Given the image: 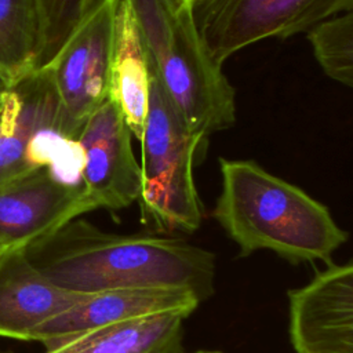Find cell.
Here are the masks:
<instances>
[{"mask_svg": "<svg viewBox=\"0 0 353 353\" xmlns=\"http://www.w3.org/2000/svg\"><path fill=\"white\" fill-rule=\"evenodd\" d=\"M23 251L50 281L77 294L163 287L201 302L214 294V254L181 237L105 232L79 216Z\"/></svg>", "mask_w": 353, "mask_h": 353, "instance_id": "cell-1", "label": "cell"}, {"mask_svg": "<svg viewBox=\"0 0 353 353\" xmlns=\"http://www.w3.org/2000/svg\"><path fill=\"white\" fill-rule=\"evenodd\" d=\"M214 219L241 256L268 250L292 265L330 261L347 233L328 208L251 160L219 159Z\"/></svg>", "mask_w": 353, "mask_h": 353, "instance_id": "cell-2", "label": "cell"}, {"mask_svg": "<svg viewBox=\"0 0 353 353\" xmlns=\"http://www.w3.org/2000/svg\"><path fill=\"white\" fill-rule=\"evenodd\" d=\"M148 59L192 132L204 141L236 120L234 88L208 55L189 0H125Z\"/></svg>", "mask_w": 353, "mask_h": 353, "instance_id": "cell-3", "label": "cell"}, {"mask_svg": "<svg viewBox=\"0 0 353 353\" xmlns=\"http://www.w3.org/2000/svg\"><path fill=\"white\" fill-rule=\"evenodd\" d=\"M148 57V55H146ZM149 102L141 135L138 203L142 218L167 233H194L203 204L193 179V157L201 141L163 88L149 59Z\"/></svg>", "mask_w": 353, "mask_h": 353, "instance_id": "cell-4", "label": "cell"}, {"mask_svg": "<svg viewBox=\"0 0 353 353\" xmlns=\"http://www.w3.org/2000/svg\"><path fill=\"white\" fill-rule=\"evenodd\" d=\"M353 0H192L190 10L211 59L222 66L261 40L285 39L352 11Z\"/></svg>", "mask_w": 353, "mask_h": 353, "instance_id": "cell-5", "label": "cell"}, {"mask_svg": "<svg viewBox=\"0 0 353 353\" xmlns=\"http://www.w3.org/2000/svg\"><path fill=\"white\" fill-rule=\"evenodd\" d=\"M119 0H98L47 68L66 116L83 125L108 99Z\"/></svg>", "mask_w": 353, "mask_h": 353, "instance_id": "cell-6", "label": "cell"}, {"mask_svg": "<svg viewBox=\"0 0 353 353\" xmlns=\"http://www.w3.org/2000/svg\"><path fill=\"white\" fill-rule=\"evenodd\" d=\"M132 134L120 110L106 99L83 123L77 142L83 154L80 183L94 210H123L138 200L141 167Z\"/></svg>", "mask_w": 353, "mask_h": 353, "instance_id": "cell-7", "label": "cell"}, {"mask_svg": "<svg viewBox=\"0 0 353 353\" xmlns=\"http://www.w3.org/2000/svg\"><path fill=\"white\" fill-rule=\"evenodd\" d=\"M66 128L79 135L58 98L47 68H39L11 81L0 97V188L39 168L33 148L52 130Z\"/></svg>", "mask_w": 353, "mask_h": 353, "instance_id": "cell-8", "label": "cell"}, {"mask_svg": "<svg viewBox=\"0 0 353 353\" xmlns=\"http://www.w3.org/2000/svg\"><path fill=\"white\" fill-rule=\"evenodd\" d=\"M288 334L295 353H353V263H331L291 288Z\"/></svg>", "mask_w": 353, "mask_h": 353, "instance_id": "cell-9", "label": "cell"}, {"mask_svg": "<svg viewBox=\"0 0 353 353\" xmlns=\"http://www.w3.org/2000/svg\"><path fill=\"white\" fill-rule=\"evenodd\" d=\"M94 211L81 185L32 170L0 188V250L26 248L66 222Z\"/></svg>", "mask_w": 353, "mask_h": 353, "instance_id": "cell-10", "label": "cell"}, {"mask_svg": "<svg viewBox=\"0 0 353 353\" xmlns=\"http://www.w3.org/2000/svg\"><path fill=\"white\" fill-rule=\"evenodd\" d=\"M201 301L189 290L141 287L88 294L68 310L40 325L32 341L44 347L88 330L153 314L182 312L192 314Z\"/></svg>", "mask_w": 353, "mask_h": 353, "instance_id": "cell-11", "label": "cell"}, {"mask_svg": "<svg viewBox=\"0 0 353 353\" xmlns=\"http://www.w3.org/2000/svg\"><path fill=\"white\" fill-rule=\"evenodd\" d=\"M88 294L63 290L26 258L23 248L0 255V336L32 341L34 331Z\"/></svg>", "mask_w": 353, "mask_h": 353, "instance_id": "cell-12", "label": "cell"}, {"mask_svg": "<svg viewBox=\"0 0 353 353\" xmlns=\"http://www.w3.org/2000/svg\"><path fill=\"white\" fill-rule=\"evenodd\" d=\"M188 317L170 312L114 323L58 341L44 353H183Z\"/></svg>", "mask_w": 353, "mask_h": 353, "instance_id": "cell-13", "label": "cell"}, {"mask_svg": "<svg viewBox=\"0 0 353 353\" xmlns=\"http://www.w3.org/2000/svg\"><path fill=\"white\" fill-rule=\"evenodd\" d=\"M108 99L117 106L132 137L139 141L149 102V69L137 22L125 0H119L116 8Z\"/></svg>", "mask_w": 353, "mask_h": 353, "instance_id": "cell-14", "label": "cell"}, {"mask_svg": "<svg viewBox=\"0 0 353 353\" xmlns=\"http://www.w3.org/2000/svg\"><path fill=\"white\" fill-rule=\"evenodd\" d=\"M43 23L37 0H0V74L10 83L39 69Z\"/></svg>", "mask_w": 353, "mask_h": 353, "instance_id": "cell-15", "label": "cell"}, {"mask_svg": "<svg viewBox=\"0 0 353 353\" xmlns=\"http://www.w3.org/2000/svg\"><path fill=\"white\" fill-rule=\"evenodd\" d=\"M307 40L323 72L332 80L353 83V12L330 17L307 30Z\"/></svg>", "mask_w": 353, "mask_h": 353, "instance_id": "cell-16", "label": "cell"}, {"mask_svg": "<svg viewBox=\"0 0 353 353\" xmlns=\"http://www.w3.org/2000/svg\"><path fill=\"white\" fill-rule=\"evenodd\" d=\"M43 23L39 68L46 66L98 0H37Z\"/></svg>", "mask_w": 353, "mask_h": 353, "instance_id": "cell-17", "label": "cell"}, {"mask_svg": "<svg viewBox=\"0 0 353 353\" xmlns=\"http://www.w3.org/2000/svg\"><path fill=\"white\" fill-rule=\"evenodd\" d=\"M8 84H10V81H8L7 79H4V77L0 74V97H1V94L4 92V90L7 88Z\"/></svg>", "mask_w": 353, "mask_h": 353, "instance_id": "cell-18", "label": "cell"}, {"mask_svg": "<svg viewBox=\"0 0 353 353\" xmlns=\"http://www.w3.org/2000/svg\"><path fill=\"white\" fill-rule=\"evenodd\" d=\"M193 353H223V352H219V350H204V349H201V350H196V352H193Z\"/></svg>", "mask_w": 353, "mask_h": 353, "instance_id": "cell-19", "label": "cell"}, {"mask_svg": "<svg viewBox=\"0 0 353 353\" xmlns=\"http://www.w3.org/2000/svg\"><path fill=\"white\" fill-rule=\"evenodd\" d=\"M0 353H12V352H0Z\"/></svg>", "mask_w": 353, "mask_h": 353, "instance_id": "cell-20", "label": "cell"}, {"mask_svg": "<svg viewBox=\"0 0 353 353\" xmlns=\"http://www.w3.org/2000/svg\"><path fill=\"white\" fill-rule=\"evenodd\" d=\"M1 252H3V250H0V255H1Z\"/></svg>", "mask_w": 353, "mask_h": 353, "instance_id": "cell-21", "label": "cell"}, {"mask_svg": "<svg viewBox=\"0 0 353 353\" xmlns=\"http://www.w3.org/2000/svg\"><path fill=\"white\" fill-rule=\"evenodd\" d=\"M190 1H192V0H189V3H190Z\"/></svg>", "mask_w": 353, "mask_h": 353, "instance_id": "cell-22", "label": "cell"}]
</instances>
